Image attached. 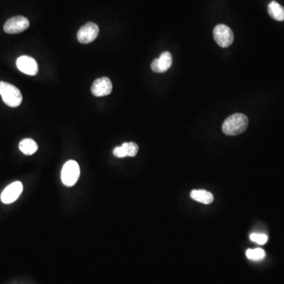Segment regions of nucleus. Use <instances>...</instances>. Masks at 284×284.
Wrapping results in <instances>:
<instances>
[{
    "mask_svg": "<svg viewBox=\"0 0 284 284\" xmlns=\"http://www.w3.org/2000/svg\"><path fill=\"white\" fill-rule=\"evenodd\" d=\"M191 197L193 200H195L196 202L205 204V205H209V204L212 203L213 200H214L212 194L205 191V190H198V191L195 190L191 192Z\"/></svg>",
    "mask_w": 284,
    "mask_h": 284,
    "instance_id": "9b49d317",
    "label": "nucleus"
},
{
    "mask_svg": "<svg viewBox=\"0 0 284 284\" xmlns=\"http://www.w3.org/2000/svg\"><path fill=\"white\" fill-rule=\"evenodd\" d=\"M247 257L248 259L252 260V261H261L264 259L266 254L265 252L262 249L257 248L254 250H248L246 253Z\"/></svg>",
    "mask_w": 284,
    "mask_h": 284,
    "instance_id": "4468645a",
    "label": "nucleus"
},
{
    "mask_svg": "<svg viewBox=\"0 0 284 284\" xmlns=\"http://www.w3.org/2000/svg\"><path fill=\"white\" fill-rule=\"evenodd\" d=\"M112 91V84L108 77H104L95 80L91 87V92L95 97H105Z\"/></svg>",
    "mask_w": 284,
    "mask_h": 284,
    "instance_id": "1a4fd4ad",
    "label": "nucleus"
},
{
    "mask_svg": "<svg viewBox=\"0 0 284 284\" xmlns=\"http://www.w3.org/2000/svg\"><path fill=\"white\" fill-rule=\"evenodd\" d=\"M80 176V167L74 160H69L62 169V182L67 186L75 185Z\"/></svg>",
    "mask_w": 284,
    "mask_h": 284,
    "instance_id": "7ed1b4c3",
    "label": "nucleus"
},
{
    "mask_svg": "<svg viewBox=\"0 0 284 284\" xmlns=\"http://www.w3.org/2000/svg\"><path fill=\"white\" fill-rule=\"evenodd\" d=\"M213 36L216 43L221 48H227L234 41V33L227 25L220 24L213 30Z\"/></svg>",
    "mask_w": 284,
    "mask_h": 284,
    "instance_id": "20e7f679",
    "label": "nucleus"
},
{
    "mask_svg": "<svg viewBox=\"0 0 284 284\" xmlns=\"http://www.w3.org/2000/svg\"><path fill=\"white\" fill-rule=\"evenodd\" d=\"M250 240L257 244L264 245L268 242V236L264 234H257L254 233L250 235Z\"/></svg>",
    "mask_w": 284,
    "mask_h": 284,
    "instance_id": "dca6fc26",
    "label": "nucleus"
},
{
    "mask_svg": "<svg viewBox=\"0 0 284 284\" xmlns=\"http://www.w3.org/2000/svg\"><path fill=\"white\" fill-rule=\"evenodd\" d=\"M29 27V22L23 16H15L8 19L4 26L5 33L17 34L26 30Z\"/></svg>",
    "mask_w": 284,
    "mask_h": 284,
    "instance_id": "39448f33",
    "label": "nucleus"
},
{
    "mask_svg": "<svg viewBox=\"0 0 284 284\" xmlns=\"http://www.w3.org/2000/svg\"><path fill=\"white\" fill-rule=\"evenodd\" d=\"M23 191V185L21 182H15L10 184L1 195V201L4 204L15 202Z\"/></svg>",
    "mask_w": 284,
    "mask_h": 284,
    "instance_id": "0eeeda50",
    "label": "nucleus"
},
{
    "mask_svg": "<svg viewBox=\"0 0 284 284\" xmlns=\"http://www.w3.org/2000/svg\"><path fill=\"white\" fill-rule=\"evenodd\" d=\"M248 123L247 115L241 113L234 114L224 121L222 130L226 135L236 136L241 134L247 130Z\"/></svg>",
    "mask_w": 284,
    "mask_h": 284,
    "instance_id": "f257e3e1",
    "label": "nucleus"
},
{
    "mask_svg": "<svg viewBox=\"0 0 284 284\" xmlns=\"http://www.w3.org/2000/svg\"><path fill=\"white\" fill-rule=\"evenodd\" d=\"M0 95L8 106L17 108L22 104V95L20 90L10 83L0 81Z\"/></svg>",
    "mask_w": 284,
    "mask_h": 284,
    "instance_id": "f03ea898",
    "label": "nucleus"
},
{
    "mask_svg": "<svg viewBox=\"0 0 284 284\" xmlns=\"http://www.w3.org/2000/svg\"><path fill=\"white\" fill-rule=\"evenodd\" d=\"M19 150L23 154L31 156L34 154L38 150V146L33 139L25 138L19 143Z\"/></svg>",
    "mask_w": 284,
    "mask_h": 284,
    "instance_id": "ddd939ff",
    "label": "nucleus"
},
{
    "mask_svg": "<svg viewBox=\"0 0 284 284\" xmlns=\"http://www.w3.org/2000/svg\"><path fill=\"white\" fill-rule=\"evenodd\" d=\"M98 34H99L98 25L93 22H88L83 25L82 27L80 28L77 32V40L80 43L86 44L95 40Z\"/></svg>",
    "mask_w": 284,
    "mask_h": 284,
    "instance_id": "423d86ee",
    "label": "nucleus"
},
{
    "mask_svg": "<svg viewBox=\"0 0 284 284\" xmlns=\"http://www.w3.org/2000/svg\"><path fill=\"white\" fill-rule=\"evenodd\" d=\"M16 64L18 70L24 74L34 76L38 73L37 63L30 56H20L17 60Z\"/></svg>",
    "mask_w": 284,
    "mask_h": 284,
    "instance_id": "6e6552de",
    "label": "nucleus"
},
{
    "mask_svg": "<svg viewBox=\"0 0 284 284\" xmlns=\"http://www.w3.org/2000/svg\"><path fill=\"white\" fill-rule=\"evenodd\" d=\"M172 65V56L168 52L162 53L158 59L153 60L151 64L153 71L156 73H164Z\"/></svg>",
    "mask_w": 284,
    "mask_h": 284,
    "instance_id": "9d476101",
    "label": "nucleus"
},
{
    "mask_svg": "<svg viewBox=\"0 0 284 284\" xmlns=\"http://www.w3.org/2000/svg\"><path fill=\"white\" fill-rule=\"evenodd\" d=\"M268 11L271 18L278 22L284 21V8L280 4L272 1L268 4Z\"/></svg>",
    "mask_w": 284,
    "mask_h": 284,
    "instance_id": "f8f14e48",
    "label": "nucleus"
},
{
    "mask_svg": "<svg viewBox=\"0 0 284 284\" xmlns=\"http://www.w3.org/2000/svg\"><path fill=\"white\" fill-rule=\"evenodd\" d=\"M122 146L124 147L127 157H135L138 152V146L134 142H126V143H123Z\"/></svg>",
    "mask_w": 284,
    "mask_h": 284,
    "instance_id": "2eb2a0df",
    "label": "nucleus"
}]
</instances>
